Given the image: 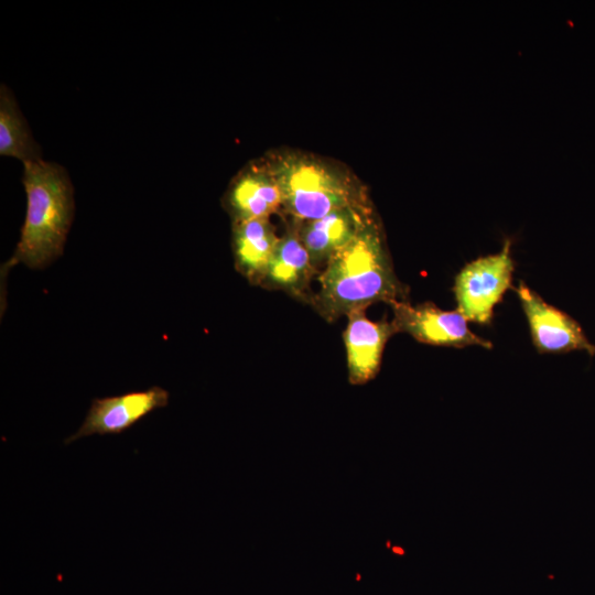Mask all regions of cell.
I'll return each instance as SVG.
<instances>
[{"instance_id": "1", "label": "cell", "mask_w": 595, "mask_h": 595, "mask_svg": "<svg viewBox=\"0 0 595 595\" xmlns=\"http://www.w3.org/2000/svg\"><path fill=\"white\" fill-rule=\"evenodd\" d=\"M310 305L328 323L374 303L409 301L397 277L379 225L371 219L316 277Z\"/></svg>"}, {"instance_id": "2", "label": "cell", "mask_w": 595, "mask_h": 595, "mask_svg": "<svg viewBox=\"0 0 595 595\" xmlns=\"http://www.w3.org/2000/svg\"><path fill=\"white\" fill-rule=\"evenodd\" d=\"M22 184L25 218L12 256L1 267L2 280L19 263L41 270L61 257L74 218V187L61 164L44 160L24 163Z\"/></svg>"}, {"instance_id": "3", "label": "cell", "mask_w": 595, "mask_h": 595, "mask_svg": "<svg viewBox=\"0 0 595 595\" xmlns=\"http://www.w3.org/2000/svg\"><path fill=\"white\" fill-rule=\"evenodd\" d=\"M272 174L281 190L282 207L296 221L315 220L345 207L368 206L346 180L314 161L289 158Z\"/></svg>"}, {"instance_id": "4", "label": "cell", "mask_w": 595, "mask_h": 595, "mask_svg": "<svg viewBox=\"0 0 595 595\" xmlns=\"http://www.w3.org/2000/svg\"><path fill=\"white\" fill-rule=\"evenodd\" d=\"M510 248V241H506L498 253L473 260L457 273L454 284L456 310L468 322L482 325L491 322L495 306L511 285L513 260Z\"/></svg>"}, {"instance_id": "5", "label": "cell", "mask_w": 595, "mask_h": 595, "mask_svg": "<svg viewBox=\"0 0 595 595\" xmlns=\"http://www.w3.org/2000/svg\"><path fill=\"white\" fill-rule=\"evenodd\" d=\"M392 310V325L397 333H405L415 340L436 346L493 348V344L474 334L468 321L457 311H444L432 302L412 305L409 301H397Z\"/></svg>"}, {"instance_id": "6", "label": "cell", "mask_w": 595, "mask_h": 595, "mask_svg": "<svg viewBox=\"0 0 595 595\" xmlns=\"http://www.w3.org/2000/svg\"><path fill=\"white\" fill-rule=\"evenodd\" d=\"M169 399V391L159 386L119 396L95 398L80 428L65 439L64 443L69 444L94 434H120L151 412L166 407Z\"/></svg>"}, {"instance_id": "7", "label": "cell", "mask_w": 595, "mask_h": 595, "mask_svg": "<svg viewBox=\"0 0 595 595\" xmlns=\"http://www.w3.org/2000/svg\"><path fill=\"white\" fill-rule=\"evenodd\" d=\"M522 310L529 323L532 342L540 353H567L585 350L595 355V346L588 340L581 325L569 314L547 303L524 282L516 288Z\"/></svg>"}, {"instance_id": "8", "label": "cell", "mask_w": 595, "mask_h": 595, "mask_svg": "<svg viewBox=\"0 0 595 595\" xmlns=\"http://www.w3.org/2000/svg\"><path fill=\"white\" fill-rule=\"evenodd\" d=\"M366 310L349 312L343 333L348 381L353 386L365 385L377 376L386 344L397 333L391 321H371Z\"/></svg>"}, {"instance_id": "9", "label": "cell", "mask_w": 595, "mask_h": 595, "mask_svg": "<svg viewBox=\"0 0 595 595\" xmlns=\"http://www.w3.org/2000/svg\"><path fill=\"white\" fill-rule=\"evenodd\" d=\"M374 217L368 206L345 207L298 228L302 244L316 270L345 248Z\"/></svg>"}, {"instance_id": "10", "label": "cell", "mask_w": 595, "mask_h": 595, "mask_svg": "<svg viewBox=\"0 0 595 595\" xmlns=\"http://www.w3.org/2000/svg\"><path fill=\"white\" fill-rule=\"evenodd\" d=\"M318 271L299 236V229L280 237L260 286L282 291L310 305L311 281Z\"/></svg>"}, {"instance_id": "11", "label": "cell", "mask_w": 595, "mask_h": 595, "mask_svg": "<svg viewBox=\"0 0 595 595\" xmlns=\"http://www.w3.org/2000/svg\"><path fill=\"white\" fill-rule=\"evenodd\" d=\"M225 206L234 223L269 218L282 207L281 190L272 173L251 169L232 181Z\"/></svg>"}, {"instance_id": "12", "label": "cell", "mask_w": 595, "mask_h": 595, "mask_svg": "<svg viewBox=\"0 0 595 595\" xmlns=\"http://www.w3.org/2000/svg\"><path fill=\"white\" fill-rule=\"evenodd\" d=\"M279 240L269 218L234 223L235 268L250 284L260 286Z\"/></svg>"}, {"instance_id": "13", "label": "cell", "mask_w": 595, "mask_h": 595, "mask_svg": "<svg viewBox=\"0 0 595 595\" xmlns=\"http://www.w3.org/2000/svg\"><path fill=\"white\" fill-rule=\"evenodd\" d=\"M0 155L18 159L23 164L43 160L41 147L6 84L0 86Z\"/></svg>"}]
</instances>
